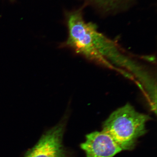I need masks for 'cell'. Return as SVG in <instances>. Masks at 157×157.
<instances>
[{"instance_id":"5","label":"cell","mask_w":157,"mask_h":157,"mask_svg":"<svg viewBox=\"0 0 157 157\" xmlns=\"http://www.w3.org/2000/svg\"><path fill=\"white\" fill-rule=\"evenodd\" d=\"M10 1L11 2H14L15 0H10Z\"/></svg>"},{"instance_id":"2","label":"cell","mask_w":157,"mask_h":157,"mask_svg":"<svg viewBox=\"0 0 157 157\" xmlns=\"http://www.w3.org/2000/svg\"><path fill=\"white\" fill-rule=\"evenodd\" d=\"M67 117L46 131L24 157H68L63 144Z\"/></svg>"},{"instance_id":"3","label":"cell","mask_w":157,"mask_h":157,"mask_svg":"<svg viewBox=\"0 0 157 157\" xmlns=\"http://www.w3.org/2000/svg\"><path fill=\"white\" fill-rule=\"evenodd\" d=\"M80 147L87 157H113L123 151L112 137L103 131L88 134Z\"/></svg>"},{"instance_id":"1","label":"cell","mask_w":157,"mask_h":157,"mask_svg":"<svg viewBox=\"0 0 157 157\" xmlns=\"http://www.w3.org/2000/svg\"><path fill=\"white\" fill-rule=\"evenodd\" d=\"M150 117L136 111L130 104L112 113L103 124V131L109 134L122 150H132L137 139L147 132Z\"/></svg>"},{"instance_id":"4","label":"cell","mask_w":157,"mask_h":157,"mask_svg":"<svg viewBox=\"0 0 157 157\" xmlns=\"http://www.w3.org/2000/svg\"><path fill=\"white\" fill-rule=\"evenodd\" d=\"M96 6L106 11H111L119 8L130 0H89Z\"/></svg>"}]
</instances>
